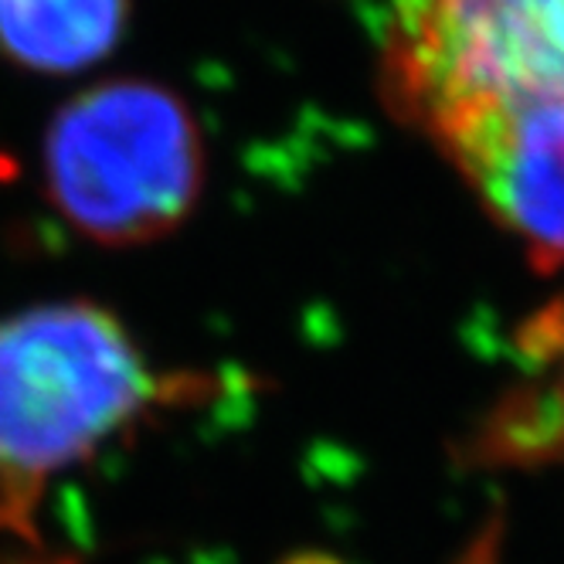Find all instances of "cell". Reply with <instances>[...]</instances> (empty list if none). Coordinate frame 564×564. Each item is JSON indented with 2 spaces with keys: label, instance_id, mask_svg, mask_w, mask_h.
Masks as SVG:
<instances>
[{
  "label": "cell",
  "instance_id": "cell-5",
  "mask_svg": "<svg viewBox=\"0 0 564 564\" xmlns=\"http://www.w3.org/2000/svg\"><path fill=\"white\" fill-rule=\"evenodd\" d=\"M127 0H0V52L37 72H78L112 52Z\"/></svg>",
  "mask_w": 564,
  "mask_h": 564
},
{
  "label": "cell",
  "instance_id": "cell-4",
  "mask_svg": "<svg viewBox=\"0 0 564 564\" xmlns=\"http://www.w3.org/2000/svg\"><path fill=\"white\" fill-rule=\"evenodd\" d=\"M425 137L531 265H564V99L453 112Z\"/></svg>",
  "mask_w": 564,
  "mask_h": 564
},
{
  "label": "cell",
  "instance_id": "cell-2",
  "mask_svg": "<svg viewBox=\"0 0 564 564\" xmlns=\"http://www.w3.org/2000/svg\"><path fill=\"white\" fill-rule=\"evenodd\" d=\"M45 181L65 221L99 246H143L174 231L197 205L205 147L171 89L109 83L55 116Z\"/></svg>",
  "mask_w": 564,
  "mask_h": 564
},
{
  "label": "cell",
  "instance_id": "cell-6",
  "mask_svg": "<svg viewBox=\"0 0 564 564\" xmlns=\"http://www.w3.org/2000/svg\"><path fill=\"white\" fill-rule=\"evenodd\" d=\"M523 357L544 375L547 394L523 401L520 412H500L487 449L497 459H547L564 446V300L544 306L520 330Z\"/></svg>",
  "mask_w": 564,
  "mask_h": 564
},
{
  "label": "cell",
  "instance_id": "cell-3",
  "mask_svg": "<svg viewBox=\"0 0 564 564\" xmlns=\"http://www.w3.org/2000/svg\"><path fill=\"white\" fill-rule=\"evenodd\" d=\"M381 86L422 133L466 109L564 99V0H394Z\"/></svg>",
  "mask_w": 564,
  "mask_h": 564
},
{
  "label": "cell",
  "instance_id": "cell-1",
  "mask_svg": "<svg viewBox=\"0 0 564 564\" xmlns=\"http://www.w3.org/2000/svg\"><path fill=\"white\" fill-rule=\"evenodd\" d=\"M200 391V378L156 371L102 306L0 319V528L34 541L37 503L62 473Z\"/></svg>",
  "mask_w": 564,
  "mask_h": 564
}]
</instances>
